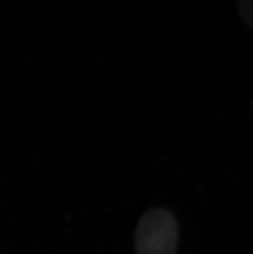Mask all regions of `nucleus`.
<instances>
[{
  "instance_id": "f257e3e1",
  "label": "nucleus",
  "mask_w": 253,
  "mask_h": 254,
  "mask_svg": "<svg viewBox=\"0 0 253 254\" xmlns=\"http://www.w3.org/2000/svg\"><path fill=\"white\" fill-rule=\"evenodd\" d=\"M178 242L177 221L170 211L151 209L139 220L135 233L136 254H175Z\"/></svg>"
}]
</instances>
